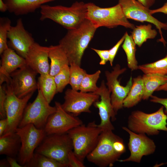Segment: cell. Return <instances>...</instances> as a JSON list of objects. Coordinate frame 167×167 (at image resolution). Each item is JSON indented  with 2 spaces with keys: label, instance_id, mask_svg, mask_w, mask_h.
<instances>
[{
  "label": "cell",
  "instance_id": "d590c367",
  "mask_svg": "<svg viewBox=\"0 0 167 167\" xmlns=\"http://www.w3.org/2000/svg\"><path fill=\"white\" fill-rule=\"evenodd\" d=\"M68 166L69 167H85L83 162L76 156L73 151H70L68 156Z\"/></svg>",
  "mask_w": 167,
  "mask_h": 167
},
{
  "label": "cell",
  "instance_id": "3957f363",
  "mask_svg": "<svg viewBox=\"0 0 167 167\" xmlns=\"http://www.w3.org/2000/svg\"><path fill=\"white\" fill-rule=\"evenodd\" d=\"M164 109L162 106L150 113L138 110L132 111L128 119L127 128L135 133L148 135H157L161 130L167 132V115Z\"/></svg>",
  "mask_w": 167,
  "mask_h": 167
},
{
  "label": "cell",
  "instance_id": "7c38bea8",
  "mask_svg": "<svg viewBox=\"0 0 167 167\" xmlns=\"http://www.w3.org/2000/svg\"><path fill=\"white\" fill-rule=\"evenodd\" d=\"M127 69L121 68L120 66L116 64L111 72L105 71L107 82L106 84L110 92L111 101L114 111L117 114V112L123 107V101L128 95L132 84L131 76L126 85L123 86L120 84L118 79L119 76L124 73Z\"/></svg>",
  "mask_w": 167,
  "mask_h": 167
},
{
  "label": "cell",
  "instance_id": "1f68e13d",
  "mask_svg": "<svg viewBox=\"0 0 167 167\" xmlns=\"http://www.w3.org/2000/svg\"><path fill=\"white\" fill-rule=\"evenodd\" d=\"M101 72V71L98 70L92 74L87 73L81 83L79 89L80 91L95 93L99 88L96 85V83Z\"/></svg>",
  "mask_w": 167,
  "mask_h": 167
},
{
  "label": "cell",
  "instance_id": "8d00e7d4",
  "mask_svg": "<svg viewBox=\"0 0 167 167\" xmlns=\"http://www.w3.org/2000/svg\"><path fill=\"white\" fill-rule=\"evenodd\" d=\"M125 37V34L116 44L112 48L109 50V62L111 66H113L114 58L120 46L123 42Z\"/></svg>",
  "mask_w": 167,
  "mask_h": 167
},
{
  "label": "cell",
  "instance_id": "cb8c5ba5",
  "mask_svg": "<svg viewBox=\"0 0 167 167\" xmlns=\"http://www.w3.org/2000/svg\"><path fill=\"white\" fill-rule=\"evenodd\" d=\"M143 94L142 77L139 75L132 79L131 87L123 101V107L129 108L135 106L143 99Z\"/></svg>",
  "mask_w": 167,
  "mask_h": 167
},
{
  "label": "cell",
  "instance_id": "ac0fdd59",
  "mask_svg": "<svg viewBox=\"0 0 167 167\" xmlns=\"http://www.w3.org/2000/svg\"><path fill=\"white\" fill-rule=\"evenodd\" d=\"M7 37L12 49L25 58L30 48L35 42L31 34L24 28L21 18L17 20L15 25L11 27Z\"/></svg>",
  "mask_w": 167,
  "mask_h": 167
},
{
  "label": "cell",
  "instance_id": "ab89813d",
  "mask_svg": "<svg viewBox=\"0 0 167 167\" xmlns=\"http://www.w3.org/2000/svg\"><path fill=\"white\" fill-rule=\"evenodd\" d=\"M150 13L152 15L157 13H162L167 15V2L160 8L154 10H150Z\"/></svg>",
  "mask_w": 167,
  "mask_h": 167
},
{
  "label": "cell",
  "instance_id": "52a82bcc",
  "mask_svg": "<svg viewBox=\"0 0 167 167\" xmlns=\"http://www.w3.org/2000/svg\"><path fill=\"white\" fill-rule=\"evenodd\" d=\"M72 140L67 133L46 135L35 152L44 155L68 166V156L73 151Z\"/></svg>",
  "mask_w": 167,
  "mask_h": 167
},
{
  "label": "cell",
  "instance_id": "ee69618b",
  "mask_svg": "<svg viewBox=\"0 0 167 167\" xmlns=\"http://www.w3.org/2000/svg\"><path fill=\"white\" fill-rule=\"evenodd\" d=\"M8 10L6 4L3 0H0V11L1 12H5Z\"/></svg>",
  "mask_w": 167,
  "mask_h": 167
},
{
  "label": "cell",
  "instance_id": "9a60e30c",
  "mask_svg": "<svg viewBox=\"0 0 167 167\" xmlns=\"http://www.w3.org/2000/svg\"><path fill=\"white\" fill-rule=\"evenodd\" d=\"M122 129L129 135L128 147L130 152L129 156L124 159L118 160L120 162L132 161L140 163L142 157L153 154L156 146L153 140L145 134L135 133L126 127Z\"/></svg>",
  "mask_w": 167,
  "mask_h": 167
},
{
  "label": "cell",
  "instance_id": "f546056e",
  "mask_svg": "<svg viewBox=\"0 0 167 167\" xmlns=\"http://www.w3.org/2000/svg\"><path fill=\"white\" fill-rule=\"evenodd\" d=\"M24 167H66L57 161L44 155L35 152L31 160Z\"/></svg>",
  "mask_w": 167,
  "mask_h": 167
},
{
  "label": "cell",
  "instance_id": "4316f807",
  "mask_svg": "<svg viewBox=\"0 0 167 167\" xmlns=\"http://www.w3.org/2000/svg\"><path fill=\"white\" fill-rule=\"evenodd\" d=\"M131 33L134 41L139 47H141L148 39H154L157 34V31L152 28L150 24L136 26Z\"/></svg>",
  "mask_w": 167,
  "mask_h": 167
},
{
  "label": "cell",
  "instance_id": "ba28073f",
  "mask_svg": "<svg viewBox=\"0 0 167 167\" xmlns=\"http://www.w3.org/2000/svg\"><path fill=\"white\" fill-rule=\"evenodd\" d=\"M15 132L19 136L21 143L17 161L24 167L32 159L36 149L46 134L44 129L37 128L32 124L18 127Z\"/></svg>",
  "mask_w": 167,
  "mask_h": 167
},
{
  "label": "cell",
  "instance_id": "7bdbcfd3",
  "mask_svg": "<svg viewBox=\"0 0 167 167\" xmlns=\"http://www.w3.org/2000/svg\"><path fill=\"white\" fill-rule=\"evenodd\" d=\"M144 6L149 8L154 4L156 0H137Z\"/></svg>",
  "mask_w": 167,
  "mask_h": 167
},
{
  "label": "cell",
  "instance_id": "277c9868",
  "mask_svg": "<svg viewBox=\"0 0 167 167\" xmlns=\"http://www.w3.org/2000/svg\"><path fill=\"white\" fill-rule=\"evenodd\" d=\"M86 4V19L90 21L97 28L101 27L110 28L122 26L133 30L135 27L125 16L118 3L107 8L100 7L92 2Z\"/></svg>",
  "mask_w": 167,
  "mask_h": 167
},
{
  "label": "cell",
  "instance_id": "f35d334b",
  "mask_svg": "<svg viewBox=\"0 0 167 167\" xmlns=\"http://www.w3.org/2000/svg\"><path fill=\"white\" fill-rule=\"evenodd\" d=\"M150 97L151 98L150 100L151 102L160 104L164 107L165 108L164 110V113L167 115V97L162 98L152 95Z\"/></svg>",
  "mask_w": 167,
  "mask_h": 167
},
{
  "label": "cell",
  "instance_id": "60d3db41",
  "mask_svg": "<svg viewBox=\"0 0 167 167\" xmlns=\"http://www.w3.org/2000/svg\"><path fill=\"white\" fill-rule=\"evenodd\" d=\"M7 126V118L2 119L0 121V137L3 135Z\"/></svg>",
  "mask_w": 167,
  "mask_h": 167
},
{
  "label": "cell",
  "instance_id": "44dd1931",
  "mask_svg": "<svg viewBox=\"0 0 167 167\" xmlns=\"http://www.w3.org/2000/svg\"><path fill=\"white\" fill-rule=\"evenodd\" d=\"M56 0H3L8 11L16 15L34 12L43 4Z\"/></svg>",
  "mask_w": 167,
  "mask_h": 167
},
{
  "label": "cell",
  "instance_id": "4fadbf2b",
  "mask_svg": "<svg viewBox=\"0 0 167 167\" xmlns=\"http://www.w3.org/2000/svg\"><path fill=\"white\" fill-rule=\"evenodd\" d=\"M99 97V96L95 93L84 92L68 89L65 92L64 101L61 106L66 112L76 116L82 113H91L90 107Z\"/></svg>",
  "mask_w": 167,
  "mask_h": 167
},
{
  "label": "cell",
  "instance_id": "e575fe53",
  "mask_svg": "<svg viewBox=\"0 0 167 167\" xmlns=\"http://www.w3.org/2000/svg\"><path fill=\"white\" fill-rule=\"evenodd\" d=\"M6 94V86L0 85V117L1 119L6 118L5 110V103Z\"/></svg>",
  "mask_w": 167,
  "mask_h": 167
},
{
  "label": "cell",
  "instance_id": "ffe728a7",
  "mask_svg": "<svg viewBox=\"0 0 167 167\" xmlns=\"http://www.w3.org/2000/svg\"><path fill=\"white\" fill-rule=\"evenodd\" d=\"M0 85L10 81V75L17 70L27 65L25 59L9 47L1 55Z\"/></svg>",
  "mask_w": 167,
  "mask_h": 167
},
{
  "label": "cell",
  "instance_id": "7a4b0ae2",
  "mask_svg": "<svg viewBox=\"0 0 167 167\" xmlns=\"http://www.w3.org/2000/svg\"><path fill=\"white\" fill-rule=\"evenodd\" d=\"M40 8V20L50 19L67 30L77 28L86 19V4L83 2H76L68 7L43 5Z\"/></svg>",
  "mask_w": 167,
  "mask_h": 167
},
{
  "label": "cell",
  "instance_id": "836d02e7",
  "mask_svg": "<svg viewBox=\"0 0 167 167\" xmlns=\"http://www.w3.org/2000/svg\"><path fill=\"white\" fill-rule=\"evenodd\" d=\"M11 21L8 18L0 19V54L8 48L7 38L8 33L11 26Z\"/></svg>",
  "mask_w": 167,
  "mask_h": 167
},
{
  "label": "cell",
  "instance_id": "4dcf8cb0",
  "mask_svg": "<svg viewBox=\"0 0 167 167\" xmlns=\"http://www.w3.org/2000/svg\"><path fill=\"white\" fill-rule=\"evenodd\" d=\"M70 78L69 84L71 88L79 91L81 83L87 73L86 71L75 63H71L69 65Z\"/></svg>",
  "mask_w": 167,
  "mask_h": 167
},
{
  "label": "cell",
  "instance_id": "d4e9b609",
  "mask_svg": "<svg viewBox=\"0 0 167 167\" xmlns=\"http://www.w3.org/2000/svg\"><path fill=\"white\" fill-rule=\"evenodd\" d=\"M142 77L144 86L143 100L148 99L158 87L167 82V75L144 74Z\"/></svg>",
  "mask_w": 167,
  "mask_h": 167
},
{
  "label": "cell",
  "instance_id": "484cf974",
  "mask_svg": "<svg viewBox=\"0 0 167 167\" xmlns=\"http://www.w3.org/2000/svg\"><path fill=\"white\" fill-rule=\"evenodd\" d=\"M37 85L38 89L41 90L46 101L50 103L57 93L54 77L49 74L40 75Z\"/></svg>",
  "mask_w": 167,
  "mask_h": 167
},
{
  "label": "cell",
  "instance_id": "bcb514c9",
  "mask_svg": "<svg viewBox=\"0 0 167 167\" xmlns=\"http://www.w3.org/2000/svg\"><path fill=\"white\" fill-rule=\"evenodd\" d=\"M164 91L167 92V82L161 86H160L156 90V91Z\"/></svg>",
  "mask_w": 167,
  "mask_h": 167
},
{
  "label": "cell",
  "instance_id": "d6a6232c",
  "mask_svg": "<svg viewBox=\"0 0 167 167\" xmlns=\"http://www.w3.org/2000/svg\"><path fill=\"white\" fill-rule=\"evenodd\" d=\"M57 93H61L68 84L70 78V66L66 65L54 77Z\"/></svg>",
  "mask_w": 167,
  "mask_h": 167
},
{
  "label": "cell",
  "instance_id": "83f0119b",
  "mask_svg": "<svg viewBox=\"0 0 167 167\" xmlns=\"http://www.w3.org/2000/svg\"><path fill=\"white\" fill-rule=\"evenodd\" d=\"M125 37L122 46L127 57V66L131 71L138 69V63L135 57L136 44L131 35L127 32L125 33Z\"/></svg>",
  "mask_w": 167,
  "mask_h": 167
},
{
  "label": "cell",
  "instance_id": "6da1fadb",
  "mask_svg": "<svg viewBox=\"0 0 167 167\" xmlns=\"http://www.w3.org/2000/svg\"><path fill=\"white\" fill-rule=\"evenodd\" d=\"M97 28L86 19L77 28L68 30L58 45L66 53L69 62L80 66L84 52L93 37Z\"/></svg>",
  "mask_w": 167,
  "mask_h": 167
},
{
  "label": "cell",
  "instance_id": "603a6c76",
  "mask_svg": "<svg viewBox=\"0 0 167 167\" xmlns=\"http://www.w3.org/2000/svg\"><path fill=\"white\" fill-rule=\"evenodd\" d=\"M49 58L51 61L49 74L54 77L69 62L65 52L59 45L49 47Z\"/></svg>",
  "mask_w": 167,
  "mask_h": 167
},
{
  "label": "cell",
  "instance_id": "d6986e66",
  "mask_svg": "<svg viewBox=\"0 0 167 167\" xmlns=\"http://www.w3.org/2000/svg\"><path fill=\"white\" fill-rule=\"evenodd\" d=\"M49 47L42 46L35 42L25 58L27 64L40 75L49 74Z\"/></svg>",
  "mask_w": 167,
  "mask_h": 167
},
{
  "label": "cell",
  "instance_id": "5bb4252c",
  "mask_svg": "<svg viewBox=\"0 0 167 167\" xmlns=\"http://www.w3.org/2000/svg\"><path fill=\"white\" fill-rule=\"evenodd\" d=\"M55 104L56 110L49 117L44 128L46 135L67 133L83 124L79 118L64 110L60 103L56 101Z\"/></svg>",
  "mask_w": 167,
  "mask_h": 167
},
{
  "label": "cell",
  "instance_id": "8fae6325",
  "mask_svg": "<svg viewBox=\"0 0 167 167\" xmlns=\"http://www.w3.org/2000/svg\"><path fill=\"white\" fill-rule=\"evenodd\" d=\"M118 3L127 19L153 24L158 30L161 35V38L158 41L165 45L166 42L163 36L162 29L167 30V23H162L154 17L150 13L149 8L137 0H119Z\"/></svg>",
  "mask_w": 167,
  "mask_h": 167
},
{
  "label": "cell",
  "instance_id": "f6af8a7d",
  "mask_svg": "<svg viewBox=\"0 0 167 167\" xmlns=\"http://www.w3.org/2000/svg\"><path fill=\"white\" fill-rule=\"evenodd\" d=\"M0 167H10L6 158V159H3L0 161Z\"/></svg>",
  "mask_w": 167,
  "mask_h": 167
},
{
  "label": "cell",
  "instance_id": "f1b7e54d",
  "mask_svg": "<svg viewBox=\"0 0 167 167\" xmlns=\"http://www.w3.org/2000/svg\"><path fill=\"white\" fill-rule=\"evenodd\" d=\"M138 69L144 74L167 75V53L164 58L154 62L139 65Z\"/></svg>",
  "mask_w": 167,
  "mask_h": 167
},
{
  "label": "cell",
  "instance_id": "9c48e42d",
  "mask_svg": "<svg viewBox=\"0 0 167 167\" xmlns=\"http://www.w3.org/2000/svg\"><path fill=\"white\" fill-rule=\"evenodd\" d=\"M37 96L34 101L27 105L18 127L32 124L38 129H43L49 117L56 110L55 106H51L38 89Z\"/></svg>",
  "mask_w": 167,
  "mask_h": 167
},
{
  "label": "cell",
  "instance_id": "5b68a950",
  "mask_svg": "<svg viewBox=\"0 0 167 167\" xmlns=\"http://www.w3.org/2000/svg\"><path fill=\"white\" fill-rule=\"evenodd\" d=\"M103 131L95 121L87 125L82 124L68 131L73 151L78 158L83 162L85 158L96 146Z\"/></svg>",
  "mask_w": 167,
  "mask_h": 167
},
{
  "label": "cell",
  "instance_id": "e0dca14e",
  "mask_svg": "<svg viewBox=\"0 0 167 167\" xmlns=\"http://www.w3.org/2000/svg\"><path fill=\"white\" fill-rule=\"evenodd\" d=\"M98 95L100 100L96 101L94 103V106L99 110V114L101 118V122L98 126L103 131L111 130L114 128L112 124L111 119L115 121L116 118L113 108L112 104L111 93L105 85L104 80H102L98 90L95 93Z\"/></svg>",
  "mask_w": 167,
  "mask_h": 167
},
{
  "label": "cell",
  "instance_id": "b9f144b4",
  "mask_svg": "<svg viewBox=\"0 0 167 167\" xmlns=\"http://www.w3.org/2000/svg\"><path fill=\"white\" fill-rule=\"evenodd\" d=\"M6 159L8 161L10 166L11 167H22V166L18 162L15 157H11L7 156Z\"/></svg>",
  "mask_w": 167,
  "mask_h": 167
},
{
  "label": "cell",
  "instance_id": "7402d4cb",
  "mask_svg": "<svg viewBox=\"0 0 167 167\" xmlns=\"http://www.w3.org/2000/svg\"><path fill=\"white\" fill-rule=\"evenodd\" d=\"M21 144L20 137L15 132L4 134L0 137V154L15 157L18 156Z\"/></svg>",
  "mask_w": 167,
  "mask_h": 167
},
{
  "label": "cell",
  "instance_id": "30bf717a",
  "mask_svg": "<svg viewBox=\"0 0 167 167\" xmlns=\"http://www.w3.org/2000/svg\"><path fill=\"white\" fill-rule=\"evenodd\" d=\"M6 99L5 107L7 126L4 134L15 132L21 121L25 109L34 92L22 98L14 93L10 82L6 83Z\"/></svg>",
  "mask_w": 167,
  "mask_h": 167
},
{
  "label": "cell",
  "instance_id": "8992f818",
  "mask_svg": "<svg viewBox=\"0 0 167 167\" xmlns=\"http://www.w3.org/2000/svg\"><path fill=\"white\" fill-rule=\"evenodd\" d=\"M121 138L111 130L103 131L94 149L87 156L89 161L100 167H111L122 155L116 150V142Z\"/></svg>",
  "mask_w": 167,
  "mask_h": 167
},
{
  "label": "cell",
  "instance_id": "74e56055",
  "mask_svg": "<svg viewBox=\"0 0 167 167\" xmlns=\"http://www.w3.org/2000/svg\"><path fill=\"white\" fill-rule=\"evenodd\" d=\"M91 49L96 52L100 57L101 59L99 62L100 65H105L106 62L109 61V50H101L93 48Z\"/></svg>",
  "mask_w": 167,
  "mask_h": 167
},
{
  "label": "cell",
  "instance_id": "2e32d148",
  "mask_svg": "<svg viewBox=\"0 0 167 167\" xmlns=\"http://www.w3.org/2000/svg\"><path fill=\"white\" fill-rule=\"evenodd\" d=\"M38 73L27 65L10 75V83L13 92L22 98L38 89L36 76Z\"/></svg>",
  "mask_w": 167,
  "mask_h": 167
}]
</instances>
